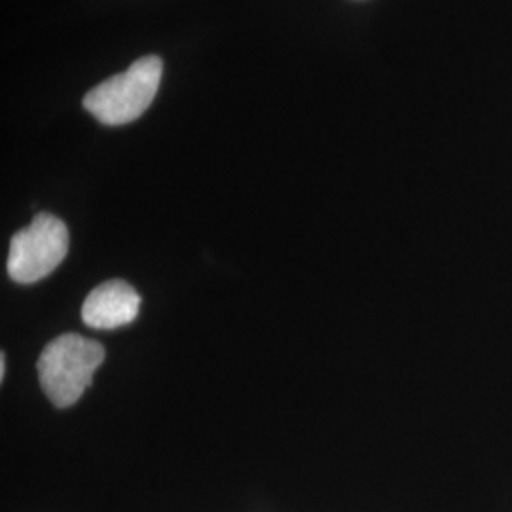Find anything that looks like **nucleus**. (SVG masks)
Returning <instances> with one entry per match:
<instances>
[{
  "instance_id": "1",
  "label": "nucleus",
  "mask_w": 512,
  "mask_h": 512,
  "mask_svg": "<svg viewBox=\"0 0 512 512\" xmlns=\"http://www.w3.org/2000/svg\"><path fill=\"white\" fill-rule=\"evenodd\" d=\"M103 361L105 349L99 342L80 334H61L40 353V385L55 406H73L92 385L93 374Z\"/></svg>"
},
{
  "instance_id": "2",
  "label": "nucleus",
  "mask_w": 512,
  "mask_h": 512,
  "mask_svg": "<svg viewBox=\"0 0 512 512\" xmlns=\"http://www.w3.org/2000/svg\"><path fill=\"white\" fill-rule=\"evenodd\" d=\"M164 63L158 55L137 59L126 73L114 74L84 97V109L105 126H124L141 118L152 105Z\"/></svg>"
},
{
  "instance_id": "3",
  "label": "nucleus",
  "mask_w": 512,
  "mask_h": 512,
  "mask_svg": "<svg viewBox=\"0 0 512 512\" xmlns=\"http://www.w3.org/2000/svg\"><path fill=\"white\" fill-rule=\"evenodd\" d=\"M69 253V230L50 213H38L33 222L19 230L10 243L8 275L23 283H37L65 260Z\"/></svg>"
},
{
  "instance_id": "4",
  "label": "nucleus",
  "mask_w": 512,
  "mask_h": 512,
  "mask_svg": "<svg viewBox=\"0 0 512 512\" xmlns=\"http://www.w3.org/2000/svg\"><path fill=\"white\" fill-rule=\"evenodd\" d=\"M141 310V296L126 281H107L95 287L82 306V319L92 329L129 325Z\"/></svg>"
}]
</instances>
